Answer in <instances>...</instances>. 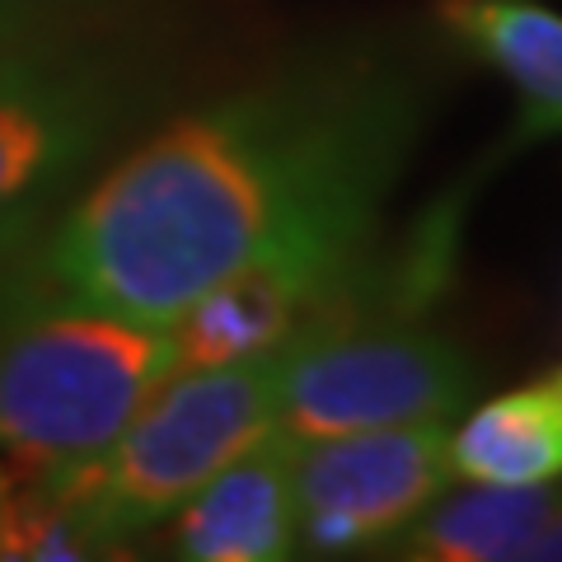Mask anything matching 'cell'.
I'll return each instance as SVG.
<instances>
[{
    "mask_svg": "<svg viewBox=\"0 0 562 562\" xmlns=\"http://www.w3.org/2000/svg\"><path fill=\"white\" fill-rule=\"evenodd\" d=\"M408 136V94L390 80L314 76L211 103L136 146L52 225L24 301L169 328L281 244L375 225Z\"/></svg>",
    "mask_w": 562,
    "mask_h": 562,
    "instance_id": "cell-1",
    "label": "cell"
},
{
    "mask_svg": "<svg viewBox=\"0 0 562 562\" xmlns=\"http://www.w3.org/2000/svg\"><path fill=\"white\" fill-rule=\"evenodd\" d=\"M454 221L436 216L398 258L371 262L281 347L277 427L291 441H328L371 427L450 422L473 398V366L427 324L450 281Z\"/></svg>",
    "mask_w": 562,
    "mask_h": 562,
    "instance_id": "cell-2",
    "label": "cell"
},
{
    "mask_svg": "<svg viewBox=\"0 0 562 562\" xmlns=\"http://www.w3.org/2000/svg\"><path fill=\"white\" fill-rule=\"evenodd\" d=\"M173 371V333L160 324L24 301L0 328V460L24 479L94 460Z\"/></svg>",
    "mask_w": 562,
    "mask_h": 562,
    "instance_id": "cell-3",
    "label": "cell"
},
{
    "mask_svg": "<svg viewBox=\"0 0 562 562\" xmlns=\"http://www.w3.org/2000/svg\"><path fill=\"white\" fill-rule=\"evenodd\" d=\"M281 347L235 366L173 371L94 460L47 473L99 553L155 530L206 479L277 427Z\"/></svg>",
    "mask_w": 562,
    "mask_h": 562,
    "instance_id": "cell-4",
    "label": "cell"
},
{
    "mask_svg": "<svg viewBox=\"0 0 562 562\" xmlns=\"http://www.w3.org/2000/svg\"><path fill=\"white\" fill-rule=\"evenodd\" d=\"M450 422L371 427L295 454V549L338 558L413 525L454 483Z\"/></svg>",
    "mask_w": 562,
    "mask_h": 562,
    "instance_id": "cell-5",
    "label": "cell"
},
{
    "mask_svg": "<svg viewBox=\"0 0 562 562\" xmlns=\"http://www.w3.org/2000/svg\"><path fill=\"white\" fill-rule=\"evenodd\" d=\"M371 239L375 225H333L281 244L216 281L169 324L179 371L235 366L286 347L357 277L371 258Z\"/></svg>",
    "mask_w": 562,
    "mask_h": 562,
    "instance_id": "cell-6",
    "label": "cell"
},
{
    "mask_svg": "<svg viewBox=\"0 0 562 562\" xmlns=\"http://www.w3.org/2000/svg\"><path fill=\"white\" fill-rule=\"evenodd\" d=\"M103 90L80 70L0 57V249L76 179L103 136Z\"/></svg>",
    "mask_w": 562,
    "mask_h": 562,
    "instance_id": "cell-7",
    "label": "cell"
},
{
    "mask_svg": "<svg viewBox=\"0 0 562 562\" xmlns=\"http://www.w3.org/2000/svg\"><path fill=\"white\" fill-rule=\"evenodd\" d=\"M295 454L272 427L173 512V553L192 562H277L295 553Z\"/></svg>",
    "mask_w": 562,
    "mask_h": 562,
    "instance_id": "cell-8",
    "label": "cell"
},
{
    "mask_svg": "<svg viewBox=\"0 0 562 562\" xmlns=\"http://www.w3.org/2000/svg\"><path fill=\"white\" fill-rule=\"evenodd\" d=\"M441 24L520 94V132H562V14L535 0H436Z\"/></svg>",
    "mask_w": 562,
    "mask_h": 562,
    "instance_id": "cell-9",
    "label": "cell"
},
{
    "mask_svg": "<svg viewBox=\"0 0 562 562\" xmlns=\"http://www.w3.org/2000/svg\"><path fill=\"white\" fill-rule=\"evenodd\" d=\"M454 479L469 483H553L562 479V366L512 394L479 403L450 431Z\"/></svg>",
    "mask_w": 562,
    "mask_h": 562,
    "instance_id": "cell-10",
    "label": "cell"
},
{
    "mask_svg": "<svg viewBox=\"0 0 562 562\" xmlns=\"http://www.w3.org/2000/svg\"><path fill=\"white\" fill-rule=\"evenodd\" d=\"M558 512L549 483H473L436 506L398 543V558L417 562H516L530 553L543 520Z\"/></svg>",
    "mask_w": 562,
    "mask_h": 562,
    "instance_id": "cell-11",
    "label": "cell"
},
{
    "mask_svg": "<svg viewBox=\"0 0 562 562\" xmlns=\"http://www.w3.org/2000/svg\"><path fill=\"white\" fill-rule=\"evenodd\" d=\"M0 558L76 562V558H99V549L47 479H24V483L14 479L5 512H0Z\"/></svg>",
    "mask_w": 562,
    "mask_h": 562,
    "instance_id": "cell-12",
    "label": "cell"
},
{
    "mask_svg": "<svg viewBox=\"0 0 562 562\" xmlns=\"http://www.w3.org/2000/svg\"><path fill=\"white\" fill-rule=\"evenodd\" d=\"M47 0H0V47L20 43V33L33 24V14H38Z\"/></svg>",
    "mask_w": 562,
    "mask_h": 562,
    "instance_id": "cell-13",
    "label": "cell"
},
{
    "mask_svg": "<svg viewBox=\"0 0 562 562\" xmlns=\"http://www.w3.org/2000/svg\"><path fill=\"white\" fill-rule=\"evenodd\" d=\"M525 558H535V562H562V512H553L549 520H543V530L535 535L530 543V553Z\"/></svg>",
    "mask_w": 562,
    "mask_h": 562,
    "instance_id": "cell-14",
    "label": "cell"
},
{
    "mask_svg": "<svg viewBox=\"0 0 562 562\" xmlns=\"http://www.w3.org/2000/svg\"><path fill=\"white\" fill-rule=\"evenodd\" d=\"M10 487H14V469L0 460V512H5V497H10Z\"/></svg>",
    "mask_w": 562,
    "mask_h": 562,
    "instance_id": "cell-15",
    "label": "cell"
}]
</instances>
